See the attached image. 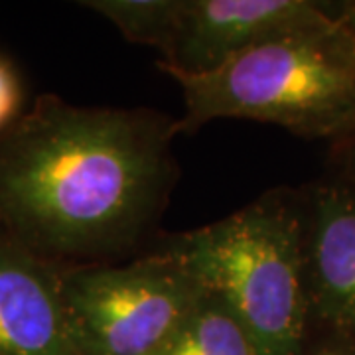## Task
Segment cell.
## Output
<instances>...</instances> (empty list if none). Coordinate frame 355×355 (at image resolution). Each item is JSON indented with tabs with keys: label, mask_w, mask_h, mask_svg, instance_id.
I'll list each match as a JSON object with an SVG mask.
<instances>
[{
	"label": "cell",
	"mask_w": 355,
	"mask_h": 355,
	"mask_svg": "<svg viewBox=\"0 0 355 355\" xmlns=\"http://www.w3.org/2000/svg\"><path fill=\"white\" fill-rule=\"evenodd\" d=\"M81 4L101 14L132 44L156 48L162 55L170 48L180 0H89Z\"/></svg>",
	"instance_id": "9"
},
{
	"label": "cell",
	"mask_w": 355,
	"mask_h": 355,
	"mask_svg": "<svg viewBox=\"0 0 355 355\" xmlns=\"http://www.w3.org/2000/svg\"><path fill=\"white\" fill-rule=\"evenodd\" d=\"M314 355H355V343L342 340V338L328 336L326 342L318 347V352Z\"/></svg>",
	"instance_id": "13"
},
{
	"label": "cell",
	"mask_w": 355,
	"mask_h": 355,
	"mask_svg": "<svg viewBox=\"0 0 355 355\" xmlns=\"http://www.w3.org/2000/svg\"><path fill=\"white\" fill-rule=\"evenodd\" d=\"M176 259L150 249L127 265L62 266V298L81 355H158L205 298Z\"/></svg>",
	"instance_id": "4"
},
{
	"label": "cell",
	"mask_w": 355,
	"mask_h": 355,
	"mask_svg": "<svg viewBox=\"0 0 355 355\" xmlns=\"http://www.w3.org/2000/svg\"><path fill=\"white\" fill-rule=\"evenodd\" d=\"M178 135L153 109L40 97L0 132V231L51 263L127 253L172 196Z\"/></svg>",
	"instance_id": "1"
},
{
	"label": "cell",
	"mask_w": 355,
	"mask_h": 355,
	"mask_svg": "<svg viewBox=\"0 0 355 355\" xmlns=\"http://www.w3.org/2000/svg\"><path fill=\"white\" fill-rule=\"evenodd\" d=\"M302 190L312 326L355 343V182L334 172Z\"/></svg>",
	"instance_id": "6"
},
{
	"label": "cell",
	"mask_w": 355,
	"mask_h": 355,
	"mask_svg": "<svg viewBox=\"0 0 355 355\" xmlns=\"http://www.w3.org/2000/svg\"><path fill=\"white\" fill-rule=\"evenodd\" d=\"M20 105H22L20 81L10 64L4 58H0V132H4L18 119Z\"/></svg>",
	"instance_id": "10"
},
{
	"label": "cell",
	"mask_w": 355,
	"mask_h": 355,
	"mask_svg": "<svg viewBox=\"0 0 355 355\" xmlns=\"http://www.w3.org/2000/svg\"><path fill=\"white\" fill-rule=\"evenodd\" d=\"M216 296L259 355H304L312 326L304 190L275 188L203 227L156 243Z\"/></svg>",
	"instance_id": "2"
},
{
	"label": "cell",
	"mask_w": 355,
	"mask_h": 355,
	"mask_svg": "<svg viewBox=\"0 0 355 355\" xmlns=\"http://www.w3.org/2000/svg\"><path fill=\"white\" fill-rule=\"evenodd\" d=\"M328 6H330L331 16L355 36V0L328 2Z\"/></svg>",
	"instance_id": "12"
},
{
	"label": "cell",
	"mask_w": 355,
	"mask_h": 355,
	"mask_svg": "<svg viewBox=\"0 0 355 355\" xmlns=\"http://www.w3.org/2000/svg\"><path fill=\"white\" fill-rule=\"evenodd\" d=\"M314 0H180L170 48L158 67L207 73L266 40L330 22Z\"/></svg>",
	"instance_id": "5"
},
{
	"label": "cell",
	"mask_w": 355,
	"mask_h": 355,
	"mask_svg": "<svg viewBox=\"0 0 355 355\" xmlns=\"http://www.w3.org/2000/svg\"><path fill=\"white\" fill-rule=\"evenodd\" d=\"M336 174L355 182V139L334 146Z\"/></svg>",
	"instance_id": "11"
},
{
	"label": "cell",
	"mask_w": 355,
	"mask_h": 355,
	"mask_svg": "<svg viewBox=\"0 0 355 355\" xmlns=\"http://www.w3.org/2000/svg\"><path fill=\"white\" fill-rule=\"evenodd\" d=\"M0 355H81L62 298V265L0 231Z\"/></svg>",
	"instance_id": "7"
},
{
	"label": "cell",
	"mask_w": 355,
	"mask_h": 355,
	"mask_svg": "<svg viewBox=\"0 0 355 355\" xmlns=\"http://www.w3.org/2000/svg\"><path fill=\"white\" fill-rule=\"evenodd\" d=\"M158 355H259L251 338L216 296L205 294L188 324Z\"/></svg>",
	"instance_id": "8"
},
{
	"label": "cell",
	"mask_w": 355,
	"mask_h": 355,
	"mask_svg": "<svg viewBox=\"0 0 355 355\" xmlns=\"http://www.w3.org/2000/svg\"><path fill=\"white\" fill-rule=\"evenodd\" d=\"M162 71L184 95L182 135L247 119L334 146L355 139V36L336 18L257 44L207 73Z\"/></svg>",
	"instance_id": "3"
}]
</instances>
